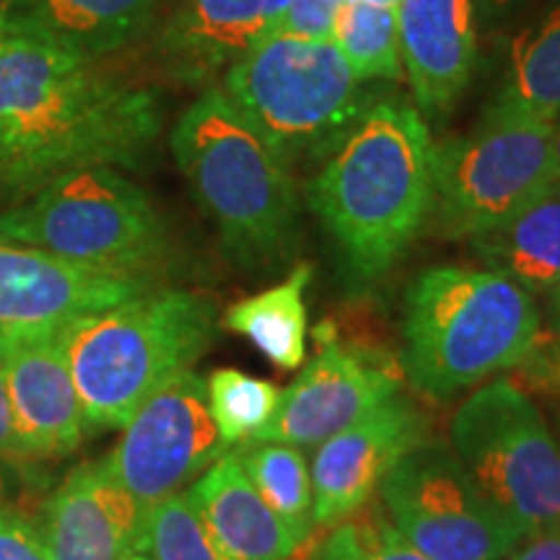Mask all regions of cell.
Segmentation results:
<instances>
[{"instance_id":"obj_1","label":"cell","mask_w":560,"mask_h":560,"mask_svg":"<svg viewBox=\"0 0 560 560\" xmlns=\"http://www.w3.org/2000/svg\"><path fill=\"white\" fill-rule=\"evenodd\" d=\"M161 122L153 89L100 60L0 30V200L16 206L81 166L136 170Z\"/></svg>"},{"instance_id":"obj_2","label":"cell","mask_w":560,"mask_h":560,"mask_svg":"<svg viewBox=\"0 0 560 560\" xmlns=\"http://www.w3.org/2000/svg\"><path fill=\"white\" fill-rule=\"evenodd\" d=\"M433 140L418 107L374 102L306 187L342 283L376 285L429 226Z\"/></svg>"},{"instance_id":"obj_3","label":"cell","mask_w":560,"mask_h":560,"mask_svg":"<svg viewBox=\"0 0 560 560\" xmlns=\"http://www.w3.org/2000/svg\"><path fill=\"white\" fill-rule=\"evenodd\" d=\"M170 145L231 262L270 270L291 260L301 231L296 182L221 86H208L182 112Z\"/></svg>"},{"instance_id":"obj_4","label":"cell","mask_w":560,"mask_h":560,"mask_svg":"<svg viewBox=\"0 0 560 560\" xmlns=\"http://www.w3.org/2000/svg\"><path fill=\"white\" fill-rule=\"evenodd\" d=\"M540 340L537 296L493 270L436 265L405 291L400 371L431 400L520 369Z\"/></svg>"},{"instance_id":"obj_5","label":"cell","mask_w":560,"mask_h":560,"mask_svg":"<svg viewBox=\"0 0 560 560\" xmlns=\"http://www.w3.org/2000/svg\"><path fill=\"white\" fill-rule=\"evenodd\" d=\"M219 327V304L182 289L66 322L60 340L86 423L125 429L153 392L208 353Z\"/></svg>"},{"instance_id":"obj_6","label":"cell","mask_w":560,"mask_h":560,"mask_svg":"<svg viewBox=\"0 0 560 560\" xmlns=\"http://www.w3.org/2000/svg\"><path fill=\"white\" fill-rule=\"evenodd\" d=\"M221 91L289 170L322 164L371 100L335 42L272 32L221 75Z\"/></svg>"},{"instance_id":"obj_7","label":"cell","mask_w":560,"mask_h":560,"mask_svg":"<svg viewBox=\"0 0 560 560\" xmlns=\"http://www.w3.org/2000/svg\"><path fill=\"white\" fill-rule=\"evenodd\" d=\"M0 242L120 276L153 278L170 257V231L153 200L115 166L60 174L0 213Z\"/></svg>"},{"instance_id":"obj_8","label":"cell","mask_w":560,"mask_h":560,"mask_svg":"<svg viewBox=\"0 0 560 560\" xmlns=\"http://www.w3.org/2000/svg\"><path fill=\"white\" fill-rule=\"evenodd\" d=\"M552 122L490 104L472 130L433 143L431 226L470 240L552 185Z\"/></svg>"},{"instance_id":"obj_9","label":"cell","mask_w":560,"mask_h":560,"mask_svg":"<svg viewBox=\"0 0 560 560\" xmlns=\"http://www.w3.org/2000/svg\"><path fill=\"white\" fill-rule=\"evenodd\" d=\"M452 452L524 529L560 527V446L535 400L509 376L475 389L452 418Z\"/></svg>"},{"instance_id":"obj_10","label":"cell","mask_w":560,"mask_h":560,"mask_svg":"<svg viewBox=\"0 0 560 560\" xmlns=\"http://www.w3.org/2000/svg\"><path fill=\"white\" fill-rule=\"evenodd\" d=\"M380 499L387 520L429 560H501L529 537L439 441L397 459Z\"/></svg>"},{"instance_id":"obj_11","label":"cell","mask_w":560,"mask_h":560,"mask_svg":"<svg viewBox=\"0 0 560 560\" xmlns=\"http://www.w3.org/2000/svg\"><path fill=\"white\" fill-rule=\"evenodd\" d=\"M226 452L208 405V382L190 369L140 405L104 459L143 514L190 488Z\"/></svg>"},{"instance_id":"obj_12","label":"cell","mask_w":560,"mask_h":560,"mask_svg":"<svg viewBox=\"0 0 560 560\" xmlns=\"http://www.w3.org/2000/svg\"><path fill=\"white\" fill-rule=\"evenodd\" d=\"M314 338H319L322 350L291 387L280 389L276 412L252 441H278L310 450L400 392V363L346 346L325 327L314 332Z\"/></svg>"},{"instance_id":"obj_13","label":"cell","mask_w":560,"mask_h":560,"mask_svg":"<svg viewBox=\"0 0 560 560\" xmlns=\"http://www.w3.org/2000/svg\"><path fill=\"white\" fill-rule=\"evenodd\" d=\"M60 327H0L13 429L32 465L70 457L89 425L62 350Z\"/></svg>"},{"instance_id":"obj_14","label":"cell","mask_w":560,"mask_h":560,"mask_svg":"<svg viewBox=\"0 0 560 560\" xmlns=\"http://www.w3.org/2000/svg\"><path fill=\"white\" fill-rule=\"evenodd\" d=\"M423 441L429 418L400 392L322 441L312 462L314 527H332L369 506L384 475Z\"/></svg>"},{"instance_id":"obj_15","label":"cell","mask_w":560,"mask_h":560,"mask_svg":"<svg viewBox=\"0 0 560 560\" xmlns=\"http://www.w3.org/2000/svg\"><path fill=\"white\" fill-rule=\"evenodd\" d=\"M156 278L120 276L0 242V327L66 325L156 291Z\"/></svg>"},{"instance_id":"obj_16","label":"cell","mask_w":560,"mask_h":560,"mask_svg":"<svg viewBox=\"0 0 560 560\" xmlns=\"http://www.w3.org/2000/svg\"><path fill=\"white\" fill-rule=\"evenodd\" d=\"M291 0H177L156 50L182 83H210L278 32Z\"/></svg>"},{"instance_id":"obj_17","label":"cell","mask_w":560,"mask_h":560,"mask_svg":"<svg viewBox=\"0 0 560 560\" xmlns=\"http://www.w3.org/2000/svg\"><path fill=\"white\" fill-rule=\"evenodd\" d=\"M39 524L50 560H120L136 542L140 509L107 459H94L66 475Z\"/></svg>"},{"instance_id":"obj_18","label":"cell","mask_w":560,"mask_h":560,"mask_svg":"<svg viewBox=\"0 0 560 560\" xmlns=\"http://www.w3.org/2000/svg\"><path fill=\"white\" fill-rule=\"evenodd\" d=\"M397 34L418 107L429 115L452 109L478 62L472 0H400Z\"/></svg>"},{"instance_id":"obj_19","label":"cell","mask_w":560,"mask_h":560,"mask_svg":"<svg viewBox=\"0 0 560 560\" xmlns=\"http://www.w3.org/2000/svg\"><path fill=\"white\" fill-rule=\"evenodd\" d=\"M185 493L226 560H289L301 550L234 452L215 459Z\"/></svg>"},{"instance_id":"obj_20","label":"cell","mask_w":560,"mask_h":560,"mask_svg":"<svg viewBox=\"0 0 560 560\" xmlns=\"http://www.w3.org/2000/svg\"><path fill=\"white\" fill-rule=\"evenodd\" d=\"M159 3L161 0H3L0 30L102 60L149 30Z\"/></svg>"},{"instance_id":"obj_21","label":"cell","mask_w":560,"mask_h":560,"mask_svg":"<svg viewBox=\"0 0 560 560\" xmlns=\"http://www.w3.org/2000/svg\"><path fill=\"white\" fill-rule=\"evenodd\" d=\"M470 247L486 270L514 280L532 296L560 285V179L509 219L472 234Z\"/></svg>"},{"instance_id":"obj_22","label":"cell","mask_w":560,"mask_h":560,"mask_svg":"<svg viewBox=\"0 0 560 560\" xmlns=\"http://www.w3.org/2000/svg\"><path fill=\"white\" fill-rule=\"evenodd\" d=\"M312 283V265L301 262L291 276L257 296L231 304L221 327L242 335L272 366L296 371L306 359V289Z\"/></svg>"},{"instance_id":"obj_23","label":"cell","mask_w":560,"mask_h":560,"mask_svg":"<svg viewBox=\"0 0 560 560\" xmlns=\"http://www.w3.org/2000/svg\"><path fill=\"white\" fill-rule=\"evenodd\" d=\"M493 104L556 120L560 115V0L516 34Z\"/></svg>"},{"instance_id":"obj_24","label":"cell","mask_w":560,"mask_h":560,"mask_svg":"<svg viewBox=\"0 0 560 560\" xmlns=\"http://www.w3.org/2000/svg\"><path fill=\"white\" fill-rule=\"evenodd\" d=\"M234 454L280 522L299 537L301 545L310 542L314 532V493L312 467L304 452L278 441H249L236 446Z\"/></svg>"},{"instance_id":"obj_25","label":"cell","mask_w":560,"mask_h":560,"mask_svg":"<svg viewBox=\"0 0 560 560\" xmlns=\"http://www.w3.org/2000/svg\"><path fill=\"white\" fill-rule=\"evenodd\" d=\"M332 42L363 83L397 81L402 73L397 9L346 0L335 21Z\"/></svg>"},{"instance_id":"obj_26","label":"cell","mask_w":560,"mask_h":560,"mask_svg":"<svg viewBox=\"0 0 560 560\" xmlns=\"http://www.w3.org/2000/svg\"><path fill=\"white\" fill-rule=\"evenodd\" d=\"M132 552L149 560H226L185 490L140 514Z\"/></svg>"},{"instance_id":"obj_27","label":"cell","mask_w":560,"mask_h":560,"mask_svg":"<svg viewBox=\"0 0 560 560\" xmlns=\"http://www.w3.org/2000/svg\"><path fill=\"white\" fill-rule=\"evenodd\" d=\"M208 405L226 446L249 444L276 412L280 387L240 369H215L208 376Z\"/></svg>"},{"instance_id":"obj_28","label":"cell","mask_w":560,"mask_h":560,"mask_svg":"<svg viewBox=\"0 0 560 560\" xmlns=\"http://www.w3.org/2000/svg\"><path fill=\"white\" fill-rule=\"evenodd\" d=\"M310 560H429L397 532L382 511H355L353 516L332 524Z\"/></svg>"},{"instance_id":"obj_29","label":"cell","mask_w":560,"mask_h":560,"mask_svg":"<svg viewBox=\"0 0 560 560\" xmlns=\"http://www.w3.org/2000/svg\"><path fill=\"white\" fill-rule=\"evenodd\" d=\"M0 560H50L42 524L13 503H0Z\"/></svg>"},{"instance_id":"obj_30","label":"cell","mask_w":560,"mask_h":560,"mask_svg":"<svg viewBox=\"0 0 560 560\" xmlns=\"http://www.w3.org/2000/svg\"><path fill=\"white\" fill-rule=\"evenodd\" d=\"M346 0H291L283 13L278 32L293 34L301 39L332 42L335 21Z\"/></svg>"},{"instance_id":"obj_31","label":"cell","mask_w":560,"mask_h":560,"mask_svg":"<svg viewBox=\"0 0 560 560\" xmlns=\"http://www.w3.org/2000/svg\"><path fill=\"white\" fill-rule=\"evenodd\" d=\"M522 380L532 389L542 392L560 402V338L540 340L537 348L532 350L529 359L520 366Z\"/></svg>"},{"instance_id":"obj_32","label":"cell","mask_w":560,"mask_h":560,"mask_svg":"<svg viewBox=\"0 0 560 560\" xmlns=\"http://www.w3.org/2000/svg\"><path fill=\"white\" fill-rule=\"evenodd\" d=\"M0 462H3L5 467H16V470H26V467L32 465V462L26 459V454L21 452L16 429H13L9 387H5L3 355H0Z\"/></svg>"},{"instance_id":"obj_33","label":"cell","mask_w":560,"mask_h":560,"mask_svg":"<svg viewBox=\"0 0 560 560\" xmlns=\"http://www.w3.org/2000/svg\"><path fill=\"white\" fill-rule=\"evenodd\" d=\"M511 560H560V527L532 532L527 540L511 552Z\"/></svg>"},{"instance_id":"obj_34","label":"cell","mask_w":560,"mask_h":560,"mask_svg":"<svg viewBox=\"0 0 560 560\" xmlns=\"http://www.w3.org/2000/svg\"><path fill=\"white\" fill-rule=\"evenodd\" d=\"M545 319H548L552 338H560V285L545 293Z\"/></svg>"},{"instance_id":"obj_35","label":"cell","mask_w":560,"mask_h":560,"mask_svg":"<svg viewBox=\"0 0 560 560\" xmlns=\"http://www.w3.org/2000/svg\"><path fill=\"white\" fill-rule=\"evenodd\" d=\"M552 161H556V172L560 179V115L552 122Z\"/></svg>"},{"instance_id":"obj_36","label":"cell","mask_w":560,"mask_h":560,"mask_svg":"<svg viewBox=\"0 0 560 560\" xmlns=\"http://www.w3.org/2000/svg\"><path fill=\"white\" fill-rule=\"evenodd\" d=\"M472 3H478L480 9H501L506 0H472Z\"/></svg>"},{"instance_id":"obj_37","label":"cell","mask_w":560,"mask_h":560,"mask_svg":"<svg viewBox=\"0 0 560 560\" xmlns=\"http://www.w3.org/2000/svg\"><path fill=\"white\" fill-rule=\"evenodd\" d=\"M361 3H371V5H389V9H397L400 0H361Z\"/></svg>"},{"instance_id":"obj_38","label":"cell","mask_w":560,"mask_h":560,"mask_svg":"<svg viewBox=\"0 0 560 560\" xmlns=\"http://www.w3.org/2000/svg\"><path fill=\"white\" fill-rule=\"evenodd\" d=\"M120 560H149V558H145V556H140V552H125V556L120 558Z\"/></svg>"},{"instance_id":"obj_39","label":"cell","mask_w":560,"mask_h":560,"mask_svg":"<svg viewBox=\"0 0 560 560\" xmlns=\"http://www.w3.org/2000/svg\"><path fill=\"white\" fill-rule=\"evenodd\" d=\"M0 3H3V0H0Z\"/></svg>"}]
</instances>
